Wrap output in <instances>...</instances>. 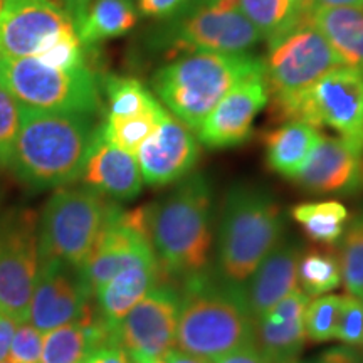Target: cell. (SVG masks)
Here are the masks:
<instances>
[{
    "instance_id": "f546056e",
    "label": "cell",
    "mask_w": 363,
    "mask_h": 363,
    "mask_svg": "<svg viewBox=\"0 0 363 363\" xmlns=\"http://www.w3.org/2000/svg\"><path fill=\"white\" fill-rule=\"evenodd\" d=\"M167 115L169 111L160 106L153 111L130 118H118V120L104 118V123L99 125V131L106 142L135 155L145 140L160 126Z\"/></svg>"
},
{
    "instance_id": "b9f144b4",
    "label": "cell",
    "mask_w": 363,
    "mask_h": 363,
    "mask_svg": "<svg viewBox=\"0 0 363 363\" xmlns=\"http://www.w3.org/2000/svg\"><path fill=\"white\" fill-rule=\"evenodd\" d=\"M59 7H62L67 12V16L71 17L72 24L74 27L83 21L86 11H88V6L91 0H54Z\"/></svg>"
},
{
    "instance_id": "7a4b0ae2",
    "label": "cell",
    "mask_w": 363,
    "mask_h": 363,
    "mask_svg": "<svg viewBox=\"0 0 363 363\" xmlns=\"http://www.w3.org/2000/svg\"><path fill=\"white\" fill-rule=\"evenodd\" d=\"M96 128L89 115L21 104L19 133L9 169L29 187H66L81 179Z\"/></svg>"
},
{
    "instance_id": "bcb514c9",
    "label": "cell",
    "mask_w": 363,
    "mask_h": 363,
    "mask_svg": "<svg viewBox=\"0 0 363 363\" xmlns=\"http://www.w3.org/2000/svg\"><path fill=\"white\" fill-rule=\"evenodd\" d=\"M130 358V357H128ZM131 363H163L162 358H143V357H136V358H130Z\"/></svg>"
},
{
    "instance_id": "5bb4252c",
    "label": "cell",
    "mask_w": 363,
    "mask_h": 363,
    "mask_svg": "<svg viewBox=\"0 0 363 363\" xmlns=\"http://www.w3.org/2000/svg\"><path fill=\"white\" fill-rule=\"evenodd\" d=\"M148 264H158L148 238L130 224L123 208L111 202L93 251L78 267L81 281L94 298V293L121 271Z\"/></svg>"
},
{
    "instance_id": "f1b7e54d",
    "label": "cell",
    "mask_w": 363,
    "mask_h": 363,
    "mask_svg": "<svg viewBox=\"0 0 363 363\" xmlns=\"http://www.w3.org/2000/svg\"><path fill=\"white\" fill-rule=\"evenodd\" d=\"M337 256L342 269V284L352 296L363 299V206L348 217Z\"/></svg>"
},
{
    "instance_id": "8d00e7d4",
    "label": "cell",
    "mask_w": 363,
    "mask_h": 363,
    "mask_svg": "<svg viewBox=\"0 0 363 363\" xmlns=\"http://www.w3.org/2000/svg\"><path fill=\"white\" fill-rule=\"evenodd\" d=\"M190 0H136V11L142 17L167 21L187 11Z\"/></svg>"
},
{
    "instance_id": "e575fe53",
    "label": "cell",
    "mask_w": 363,
    "mask_h": 363,
    "mask_svg": "<svg viewBox=\"0 0 363 363\" xmlns=\"http://www.w3.org/2000/svg\"><path fill=\"white\" fill-rule=\"evenodd\" d=\"M335 338L348 347H363V299L345 294Z\"/></svg>"
},
{
    "instance_id": "9c48e42d",
    "label": "cell",
    "mask_w": 363,
    "mask_h": 363,
    "mask_svg": "<svg viewBox=\"0 0 363 363\" xmlns=\"http://www.w3.org/2000/svg\"><path fill=\"white\" fill-rule=\"evenodd\" d=\"M261 40L238 0H220L216 6L158 21L150 35L152 48L172 57L187 52L251 54Z\"/></svg>"
},
{
    "instance_id": "603a6c76",
    "label": "cell",
    "mask_w": 363,
    "mask_h": 363,
    "mask_svg": "<svg viewBox=\"0 0 363 363\" xmlns=\"http://www.w3.org/2000/svg\"><path fill=\"white\" fill-rule=\"evenodd\" d=\"M311 24L325 35L345 66L363 71V7H321Z\"/></svg>"
},
{
    "instance_id": "f35d334b",
    "label": "cell",
    "mask_w": 363,
    "mask_h": 363,
    "mask_svg": "<svg viewBox=\"0 0 363 363\" xmlns=\"http://www.w3.org/2000/svg\"><path fill=\"white\" fill-rule=\"evenodd\" d=\"M83 363H131L120 345H106L86 357Z\"/></svg>"
},
{
    "instance_id": "cb8c5ba5",
    "label": "cell",
    "mask_w": 363,
    "mask_h": 363,
    "mask_svg": "<svg viewBox=\"0 0 363 363\" xmlns=\"http://www.w3.org/2000/svg\"><path fill=\"white\" fill-rule=\"evenodd\" d=\"M138 22L133 0H91L76 33L84 48H93L103 40L121 38Z\"/></svg>"
},
{
    "instance_id": "6da1fadb",
    "label": "cell",
    "mask_w": 363,
    "mask_h": 363,
    "mask_svg": "<svg viewBox=\"0 0 363 363\" xmlns=\"http://www.w3.org/2000/svg\"><path fill=\"white\" fill-rule=\"evenodd\" d=\"M179 296L177 348L214 362L254 343V318L244 286L207 267L180 281Z\"/></svg>"
},
{
    "instance_id": "ba28073f",
    "label": "cell",
    "mask_w": 363,
    "mask_h": 363,
    "mask_svg": "<svg viewBox=\"0 0 363 363\" xmlns=\"http://www.w3.org/2000/svg\"><path fill=\"white\" fill-rule=\"evenodd\" d=\"M111 202L89 187H61L38 219L40 261L59 259L79 267L101 233Z\"/></svg>"
},
{
    "instance_id": "ac0fdd59",
    "label": "cell",
    "mask_w": 363,
    "mask_h": 363,
    "mask_svg": "<svg viewBox=\"0 0 363 363\" xmlns=\"http://www.w3.org/2000/svg\"><path fill=\"white\" fill-rule=\"evenodd\" d=\"M362 157L340 136L321 135L293 182L310 194H355L363 189Z\"/></svg>"
},
{
    "instance_id": "1f68e13d",
    "label": "cell",
    "mask_w": 363,
    "mask_h": 363,
    "mask_svg": "<svg viewBox=\"0 0 363 363\" xmlns=\"http://www.w3.org/2000/svg\"><path fill=\"white\" fill-rule=\"evenodd\" d=\"M340 306H342V296L338 294H323L313 298L305 311L306 338L315 343L335 340Z\"/></svg>"
},
{
    "instance_id": "7c38bea8",
    "label": "cell",
    "mask_w": 363,
    "mask_h": 363,
    "mask_svg": "<svg viewBox=\"0 0 363 363\" xmlns=\"http://www.w3.org/2000/svg\"><path fill=\"white\" fill-rule=\"evenodd\" d=\"M69 33L76 27L54 0H2L0 57H39Z\"/></svg>"
},
{
    "instance_id": "c3c4849f",
    "label": "cell",
    "mask_w": 363,
    "mask_h": 363,
    "mask_svg": "<svg viewBox=\"0 0 363 363\" xmlns=\"http://www.w3.org/2000/svg\"><path fill=\"white\" fill-rule=\"evenodd\" d=\"M0 6H2V0H0Z\"/></svg>"
},
{
    "instance_id": "8fae6325",
    "label": "cell",
    "mask_w": 363,
    "mask_h": 363,
    "mask_svg": "<svg viewBox=\"0 0 363 363\" xmlns=\"http://www.w3.org/2000/svg\"><path fill=\"white\" fill-rule=\"evenodd\" d=\"M39 266L38 217L11 212L0 222V313L17 323L29 321Z\"/></svg>"
},
{
    "instance_id": "3957f363",
    "label": "cell",
    "mask_w": 363,
    "mask_h": 363,
    "mask_svg": "<svg viewBox=\"0 0 363 363\" xmlns=\"http://www.w3.org/2000/svg\"><path fill=\"white\" fill-rule=\"evenodd\" d=\"M212 189L190 174L158 202L150 203V244L169 281L206 271L212 251Z\"/></svg>"
},
{
    "instance_id": "e0dca14e",
    "label": "cell",
    "mask_w": 363,
    "mask_h": 363,
    "mask_svg": "<svg viewBox=\"0 0 363 363\" xmlns=\"http://www.w3.org/2000/svg\"><path fill=\"white\" fill-rule=\"evenodd\" d=\"M199 157L197 136L170 113L136 152L143 182L152 187H167L185 179Z\"/></svg>"
},
{
    "instance_id": "7402d4cb",
    "label": "cell",
    "mask_w": 363,
    "mask_h": 363,
    "mask_svg": "<svg viewBox=\"0 0 363 363\" xmlns=\"http://www.w3.org/2000/svg\"><path fill=\"white\" fill-rule=\"evenodd\" d=\"M162 281L169 279L163 276L158 264L136 266L121 271L94 293L98 310L110 323L118 325L131 308Z\"/></svg>"
},
{
    "instance_id": "9a60e30c",
    "label": "cell",
    "mask_w": 363,
    "mask_h": 363,
    "mask_svg": "<svg viewBox=\"0 0 363 363\" xmlns=\"http://www.w3.org/2000/svg\"><path fill=\"white\" fill-rule=\"evenodd\" d=\"M93 299L78 267L59 259L40 261L33 299L29 323L40 333L79 320Z\"/></svg>"
},
{
    "instance_id": "5b68a950",
    "label": "cell",
    "mask_w": 363,
    "mask_h": 363,
    "mask_svg": "<svg viewBox=\"0 0 363 363\" xmlns=\"http://www.w3.org/2000/svg\"><path fill=\"white\" fill-rule=\"evenodd\" d=\"M284 233L283 208L266 189L233 185L224 199L217 229V272L244 286Z\"/></svg>"
},
{
    "instance_id": "d4e9b609",
    "label": "cell",
    "mask_w": 363,
    "mask_h": 363,
    "mask_svg": "<svg viewBox=\"0 0 363 363\" xmlns=\"http://www.w3.org/2000/svg\"><path fill=\"white\" fill-rule=\"evenodd\" d=\"M291 217L303 227V233L318 246L335 247L342 239L350 214L340 201H320L298 203Z\"/></svg>"
},
{
    "instance_id": "d590c367",
    "label": "cell",
    "mask_w": 363,
    "mask_h": 363,
    "mask_svg": "<svg viewBox=\"0 0 363 363\" xmlns=\"http://www.w3.org/2000/svg\"><path fill=\"white\" fill-rule=\"evenodd\" d=\"M44 333L34 328L29 321L17 325L16 333H13L9 358L13 363H40L43 355Z\"/></svg>"
},
{
    "instance_id": "d6986e66",
    "label": "cell",
    "mask_w": 363,
    "mask_h": 363,
    "mask_svg": "<svg viewBox=\"0 0 363 363\" xmlns=\"http://www.w3.org/2000/svg\"><path fill=\"white\" fill-rule=\"evenodd\" d=\"M81 180L86 187L118 202L133 201L143 189L138 160L133 153L106 142L99 131V125L91 143Z\"/></svg>"
},
{
    "instance_id": "484cf974",
    "label": "cell",
    "mask_w": 363,
    "mask_h": 363,
    "mask_svg": "<svg viewBox=\"0 0 363 363\" xmlns=\"http://www.w3.org/2000/svg\"><path fill=\"white\" fill-rule=\"evenodd\" d=\"M342 284V269L335 247L303 249L298 261V286L310 298L323 296Z\"/></svg>"
},
{
    "instance_id": "836d02e7",
    "label": "cell",
    "mask_w": 363,
    "mask_h": 363,
    "mask_svg": "<svg viewBox=\"0 0 363 363\" xmlns=\"http://www.w3.org/2000/svg\"><path fill=\"white\" fill-rule=\"evenodd\" d=\"M21 125V104L0 84V169L11 167Z\"/></svg>"
},
{
    "instance_id": "d6a6232c",
    "label": "cell",
    "mask_w": 363,
    "mask_h": 363,
    "mask_svg": "<svg viewBox=\"0 0 363 363\" xmlns=\"http://www.w3.org/2000/svg\"><path fill=\"white\" fill-rule=\"evenodd\" d=\"M239 9L252 22L267 43L286 33V19L281 0H238Z\"/></svg>"
},
{
    "instance_id": "ab89813d",
    "label": "cell",
    "mask_w": 363,
    "mask_h": 363,
    "mask_svg": "<svg viewBox=\"0 0 363 363\" xmlns=\"http://www.w3.org/2000/svg\"><path fill=\"white\" fill-rule=\"evenodd\" d=\"M318 358L323 363H363L362 353L355 347H348V345L328 348Z\"/></svg>"
},
{
    "instance_id": "7dc6e473",
    "label": "cell",
    "mask_w": 363,
    "mask_h": 363,
    "mask_svg": "<svg viewBox=\"0 0 363 363\" xmlns=\"http://www.w3.org/2000/svg\"><path fill=\"white\" fill-rule=\"evenodd\" d=\"M288 363H323V362H321L320 358H316V360H306V362H303V360H298V358H296V360H293V362H288Z\"/></svg>"
},
{
    "instance_id": "4316f807",
    "label": "cell",
    "mask_w": 363,
    "mask_h": 363,
    "mask_svg": "<svg viewBox=\"0 0 363 363\" xmlns=\"http://www.w3.org/2000/svg\"><path fill=\"white\" fill-rule=\"evenodd\" d=\"M305 318L291 323L269 325L254 320V343L267 363H288L296 360L306 345Z\"/></svg>"
},
{
    "instance_id": "ee69618b",
    "label": "cell",
    "mask_w": 363,
    "mask_h": 363,
    "mask_svg": "<svg viewBox=\"0 0 363 363\" xmlns=\"http://www.w3.org/2000/svg\"><path fill=\"white\" fill-rule=\"evenodd\" d=\"M313 9L321 7H363V0H311Z\"/></svg>"
},
{
    "instance_id": "8992f818",
    "label": "cell",
    "mask_w": 363,
    "mask_h": 363,
    "mask_svg": "<svg viewBox=\"0 0 363 363\" xmlns=\"http://www.w3.org/2000/svg\"><path fill=\"white\" fill-rule=\"evenodd\" d=\"M264 66V79L272 99L276 121L330 71L345 66L325 35L311 22L301 24L271 40Z\"/></svg>"
},
{
    "instance_id": "277c9868",
    "label": "cell",
    "mask_w": 363,
    "mask_h": 363,
    "mask_svg": "<svg viewBox=\"0 0 363 363\" xmlns=\"http://www.w3.org/2000/svg\"><path fill=\"white\" fill-rule=\"evenodd\" d=\"M262 69L252 54L187 52L162 66L152 88L177 120L197 130L230 89Z\"/></svg>"
},
{
    "instance_id": "74e56055",
    "label": "cell",
    "mask_w": 363,
    "mask_h": 363,
    "mask_svg": "<svg viewBox=\"0 0 363 363\" xmlns=\"http://www.w3.org/2000/svg\"><path fill=\"white\" fill-rule=\"evenodd\" d=\"M214 363H267V360L259 352V348L256 347V343H252L225 353V355L214 360Z\"/></svg>"
},
{
    "instance_id": "44dd1931",
    "label": "cell",
    "mask_w": 363,
    "mask_h": 363,
    "mask_svg": "<svg viewBox=\"0 0 363 363\" xmlns=\"http://www.w3.org/2000/svg\"><path fill=\"white\" fill-rule=\"evenodd\" d=\"M321 130L303 121H286L262 136L266 167L284 179L293 180L310 157Z\"/></svg>"
},
{
    "instance_id": "4fadbf2b",
    "label": "cell",
    "mask_w": 363,
    "mask_h": 363,
    "mask_svg": "<svg viewBox=\"0 0 363 363\" xmlns=\"http://www.w3.org/2000/svg\"><path fill=\"white\" fill-rule=\"evenodd\" d=\"M179 286L162 281L116 325L118 342L130 358H162L177 347Z\"/></svg>"
},
{
    "instance_id": "ffe728a7",
    "label": "cell",
    "mask_w": 363,
    "mask_h": 363,
    "mask_svg": "<svg viewBox=\"0 0 363 363\" xmlns=\"http://www.w3.org/2000/svg\"><path fill=\"white\" fill-rule=\"evenodd\" d=\"M301 252L299 244L281 239L246 281L244 293L254 320L266 315L298 288V261Z\"/></svg>"
},
{
    "instance_id": "7bdbcfd3",
    "label": "cell",
    "mask_w": 363,
    "mask_h": 363,
    "mask_svg": "<svg viewBox=\"0 0 363 363\" xmlns=\"http://www.w3.org/2000/svg\"><path fill=\"white\" fill-rule=\"evenodd\" d=\"M162 360L163 363H212L211 360H207V358L192 355V353L180 350V348L177 347L167 352L165 355L162 357Z\"/></svg>"
},
{
    "instance_id": "30bf717a",
    "label": "cell",
    "mask_w": 363,
    "mask_h": 363,
    "mask_svg": "<svg viewBox=\"0 0 363 363\" xmlns=\"http://www.w3.org/2000/svg\"><path fill=\"white\" fill-rule=\"evenodd\" d=\"M286 121H303L321 130H335L363 153V71L340 66L325 74L286 111Z\"/></svg>"
},
{
    "instance_id": "2e32d148",
    "label": "cell",
    "mask_w": 363,
    "mask_h": 363,
    "mask_svg": "<svg viewBox=\"0 0 363 363\" xmlns=\"http://www.w3.org/2000/svg\"><path fill=\"white\" fill-rule=\"evenodd\" d=\"M269 103L264 69L249 76L225 94L197 130V140L208 150L234 148L252 135L257 113Z\"/></svg>"
},
{
    "instance_id": "52a82bcc",
    "label": "cell",
    "mask_w": 363,
    "mask_h": 363,
    "mask_svg": "<svg viewBox=\"0 0 363 363\" xmlns=\"http://www.w3.org/2000/svg\"><path fill=\"white\" fill-rule=\"evenodd\" d=\"M0 84L34 110L93 116L101 106L98 79L88 66L61 69L39 57H0Z\"/></svg>"
},
{
    "instance_id": "4dcf8cb0",
    "label": "cell",
    "mask_w": 363,
    "mask_h": 363,
    "mask_svg": "<svg viewBox=\"0 0 363 363\" xmlns=\"http://www.w3.org/2000/svg\"><path fill=\"white\" fill-rule=\"evenodd\" d=\"M91 352L88 333L78 320L44 333L40 363H83Z\"/></svg>"
},
{
    "instance_id": "f6af8a7d",
    "label": "cell",
    "mask_w": 363,
    "mask_h": 363,
    "mask_svg": "<svg viewBox=\"0 0 363 363\" xmlns=\"http://www.w3.org/2000/svg\"><path fill=\"white\" fill-rule=\"evenodd\" d=\"M217 2H220V0H190V6H189V9L185 12H192V11H197V9L216 6Z\"/></svg>"
},
{
    "instance_id": "60d3db41",
    "label": "cell",
    "mask_w": 363,
    "mask_h": 363,
    "mask_svg": "<svg viewBox=\"0 0 363 363\" xmlns=\"http://www.w3.org/2000/svg\"><path fill=\"white\" fill-rule=\"evenodd\" d=\"M17 321L12 320L11 316L0 313V362L7 360L9 350H11L13 333L17 330Z\"/></svg>"
},
{
    "instance_id": "83f0119b",
    "label": "cell",
    "mask_w": 363,
    "mask_h": 363,
    "mask_svg": "<svg viewBox=\"0 0 363 363\" xmlns=\"http://www.w3.org/2000/svg\"><path fill=\"white\" fill-rule=\"evenodd\" d=\"M99 91L104 93L108 101L106 118H130L162 106L152 91L135 78L108 74L101 79Z\"/></svg>"
}]
</instances>
